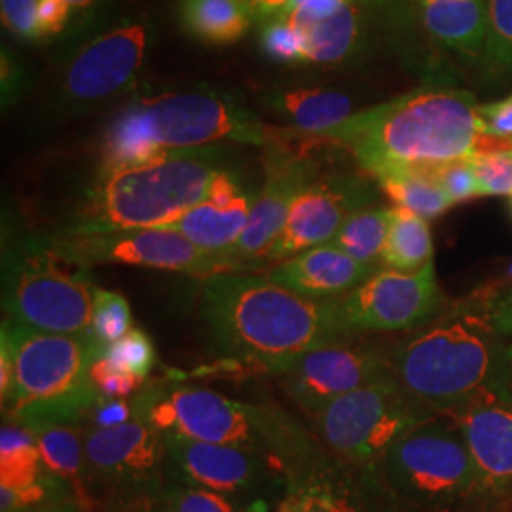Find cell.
<instances>
[{"mask_svg":"<svg viewBox=\"0 0 512 512\" xmlns=\"http://www.w3.org/2000/svg\"><path fill=\"white\" fill-rule=\"evenodd\" d=\"M203 319L220 353L279 374L311 349L357 340L338 300H313L268 275L219 274L203 281Z\"/></svg>","mask_w":512,"mask_h":512,"instance_id":"cell-1","label":"cell"},{"mask_svg":"<svg viewBox=\"0 0 512 512\" xmlns=\"http://www.w3.org/2000/svg\"><path fill=\"white\" fill-rule=\"evenodd\" d=\"M393 376L440 414L488 395H512L509 342L495 329L486 291L450 304L389 349Z\"/></svg>","mask_w":512,"mask_h":512,"instance_id":"cell-2","label":"cell"},{"mask_svg":"<svg viewBox=\"0 0 512 512\" xmlns=\"http://www.w3.org/2000/svg\"><path fill=\"white\" fill-rule=\"evenodd\" d=\"M476 107L475 95L465 90H416L353 114L319 141L349 148L368 175L391 165H439L512 147L482 135Z\"/></svg>","mask_w":512,"mask_h":512,"instance_id":"cell-3","label":"cell"},{"mask_svg":"<svg viewBox=\"0 0 512 512\" xmlns=\"http://www.w3.org/2000/svg\"><path fill=\"white\" fill-rule=\"evenodd\" d=\"M294 135L293 128L262 124L226 93H143L110 118L103 133L99 171L145 162L173 150L213 147L222 141L270 148L291 141Z\"/></svg>","mask_w":512,"mask_h":512,"instance_id":"cell-4","label":"cell"},{"mask_svg":"<svg viewBox=\"0 0 512 512\" xmlns=\"http://www.w3.org/2000/svg\"><path fill=\"white\" fill-rule=\"evenodd\" d=\"M222 167H226V152L213 145L173 150L145 162L99 171L73 222L61 234L169 226L202 202Z\"/></svg>","mask_w":512,"mask_h":512,"instance_id":"cell-5","label":"cell"},{"mask_svg":"<svg viewBox=\"0 0 512 512\" xmlns=\"http://www.w3.org/2000/svg\"><path fill=\"white\" fill-rule=\"evenodd\" d=\"M14 346V382L4 412L25 427L76 423L88 418L101 399L90 368L103 346L92 334H54L27 329L4 319Z\"/></svg>","mask_w":512,"mask_h":512,"instance_id":"cell-6","label":"cell"},{"mask_svg":"<svg viewBox=\"0 0 512 512\" xmlns=\"http://www.w3.org/2000/svg\"><path fill=\"white\" fill-rule=\"evenodd\" d=\"M133 408L162 435L230 444L283 459H300L308 450L302 433L285 416L203 387L145 389L135 397Z\"/></svg>","mask_w":512,"mask_h":512,"instance_id":"cell-7","label":"cell"},{"mask_svg":"<svg viewBox=\"0 0 512 512\" xmlns=\"http://www.w3.org/2000/svg\"><path fill=\"white\" fill-rule=\"evenodd\" d=\"M90 266L76 260L57 236L25 238L8 249L2 264L6 319L54 334H92Z\"/></svg>","mask_w":512,"mask_h":512,"instance_id":"cell-8","label":"cell"},{"mask_svg":"<svg viewBox=\"0 0 512 512\" xmlns=\"http://www.w3.org/2000/svg\"><path fill=\"white\" fill-rule=\"evenodd\" d=\"M380 467L397 494L425 509H450L476 495L473 459L458 423L448 414L404 433Z\"/></svg>","mask_w":512,"mask_h":512,"instance_id":"cell-9","label":"cell"},{"mask_svg":"<svg viewBox=\"0 0 512 512\" xmlns=\"http://www.w3.org/2000/svg\"><path fill=\"white\" fill-rule=\"evenodd\" d=\"M437 416L440 412L389 378L325 404L311 418L338 456L363 467H376L404 433Z\"/></svg>","mask_w":512,"mask_h":512,"instance_id":"cell-10","label":"cell"},{"mask_svg":"<svg viewBox=\"0 0 512 512\" xmlns=\"http://www.w3.org/2000/svg\"><path fill=\"white\" fill-rule=\"evenodd\" d=\"M84 452L93 497L99 492L112 509L126 511L164 497V435L145 418L135 414L116 427L88 429Z\"/></svg>","mask_w":512,"mask_h":512,"instance_id":"cell-11","label":"cell"},{"mask_svg":"<svg viewBox=\"0 0 512 512\" xmlns=\"http://www.w3.org/2000/svg\"><path fill=\"white\" fill-rule=\"evenodd\" d=\"M61 245L86 266L122 264L213 277L247 272L232 256L203 251L171 228H137L103 234H57Z\"/></svg>","mask_w":512,"mask_h":512,"instance_id":"cell-12","label":"cell"},{"mask_svg":"<svg viewBox=\"0 0 512 512\" xmlns=\"http://www.w3.org/2000/svg\"><path fill=\"white\" fill-rule=\"evenodd\" d=\"M340 306L359 332H412L437 319L450 300L440 289L433 262L414 274L380 268L340 298Z\"/></svg>","mask_w":512,"mask_h":512,"instance_id":"cell-13","label":"cell"},{"mask_svg":"<svg viewBox=\"0 0 512 512\" xmlns=\"http://www.w3.org/2000/svg\"><path fill=\"white\" fill-rule=\"evenodd\" d=\"M279 376L287 393L310 416L351 391L395 378L389 351L359 340L306 351Z\"/></svg>","mask_w":512,"mask_h":512,"instance_id":"cell-14","label":"cell"},{"mask_svg":"<svg viewBox=\"0 0 512 512\" xmlns=\"http://www.w3.org/2000/svg\"><path fill=\"white\" fill-rule=\"evenodd\" d=\"M376 188L363 175L317 177L294 200L283 230L262 262H283L311 247L330 243L342 224L357 211L372 207Z\"/></svg>","mask_w":512,"mask_h":512,"instance_id":"cell-15","label":"cell"},{"mask_svg":"<svg viewBox=\"0 0 512 512\" xmlns=\"http://www.w3.org/2000/svg\"><path fill=\"white\" fill-rule=\"evenodd\" d=\"M147 23L124 21L88 40L63 74V95L76 107H90L128 90L145 63Z\"/></svg>","mask_w":512,"mask_h":512,"instance_id":"cell-16","label":"cell"},{"mask_svg":"<svg viewBox=\"0 0 512 512\" xmlns=\"http://www.w3.org/2000/svg\"><path fill=\"white\" fill-rule=\"evenodd\" d=\"M291 141L266 148V179L262 188L256 192L247 228L230 251V256L247 272L260 266L262 258L283 230L289 211L300 192L317 177H321L319 167L310 158L287 147Z\"/></svg>","mask_w":512,"mask_h":512,"instance_id":"cell-17","label":"cell"},{"mask_svg":"<svg viewBox=\"0 0 512 512\" xmlns=\"http://www.w3.org/2000/svg\"><path fill=\"white\" fill-rule=\"evenodd\" d=\"M458 423L475 465L476 495H512V395H488L448 414Z\"/></svg>","mask_w":512,"mask_h":512,"instance_id":"cell-18","label":"cell"},{"mask_svg":"<svg viewBox=\"0 0 512 512\" xmlns=\"http://www.w3.org/2000/svg\"><path fill=\"white\" fill-rule=\"evenodd\" d=\"M167 473L181 484L217 494L251 492L264 476V454L230 444L164 435Z\"/></svg>","mask_w":512,"mask_h":512,"instance_id":"cell-19","label":"cell"},{"mask_svg":"<svg viewBox=\"0 0 512 512\" xmlns=\"http://www.w3.org/2000/svg\"><path fill=\"white\" fill-rule=\"evenodd\" d=\"M255 196L243 177L226 165L213 177L202 202L164 228L177 230L203 251L230 256L247 228Z\"/></svg>","mask_w":512,"mask_h":512,"instance_id":"cell-20","label":"cell"},{"mask_svg":"<svg viewBox=\"0 0 512 512\" xmlns=\"http://www.w3.org/2000/svg\"><path fill=\"white\" fill-rule=\"evenodd\" d=\"M285 16L304 38V63L342 65L363 44L357 0H302Z\"/></svg>","mask_w":512,"mask_h":512,"instance_id":"cell-21","label":"cell"},{"mask_svg":"<svg viewBox=\"0 0 512 512\" xmlns=\"http://www.w3.org/2000/svg\"><path fill=\"white\" fill-rule=\"evenodd\" d=\"M67 492L46 473L33 431L21 423L0 429V512L42 507ZM57 503V501H55Z\"/></svg>","mask_w":512,"mask_h":512,"instance_id":"cell-22","label":"cell"},{"mask_svg":"<svg viewBox=\"0 0 512 512\" xmlns=\"http://www.w3.org/2000/svg\"><path fill=\"white\" fill-rule=\"evenodd\" d=\"M376 268L357 262L332 243L291 256L268 272L277 285L313 300H338L363 285Z\"/></svg>","mask_w":512,"mask_h":512,"instance_id":"cell-23","label":"cell"},{"mask_svg":"<svg viewBox=\"0 0 512 512\" xmlns=\"http://www.w3.org/2000/svg\"><path fill=\"white\" fill-rule=\"evenodd\" d=\"M423 31L433 42L456 54L484 55L488 33V0H414Z\"/></svg>","mask_w":512,"mask_h":512,"instance_id":"cell-24","label":"cell"},{"mask_svg":"<svg viewBox=\"0 0 512 512\" xmlns=\"http://www.w3.org/2000/svg\"><path fill=\"white\" fill-rule=\"evenodd\" d=\"M37 439L42 463L50 478L67 492L80 509L95 505L84 439L74 423H38L29 427Z\"/></svg>","mask_w":512,"mask_h":512,"instance_id":"cell-25","label":"cell"},{"mask_svg":"<svg viewBox=\"0 0 512 512\" xmlns=\"http://www.w3.org/2000/svg\"><path fill=\"white\" fill-rule=\"evenodd\" d=\"M268 107L289 120L300 135L319 141L353 116L348 95L330 88H293L268 95ZM321 143V141H319Z\"/></svg>","mask_w":512,"mask_h":512,"instance_id":"cell-26","label":"cell"},{"mask_svg":"<svg viewBox=\"0 0 512 512\" xmlns=\"http://www.w3.org/2000/svg\"><path fill=\"white\" fill-rule=\"evenodd\" d=\"M251 12L243 0H179V21L188 37L207 46H228L247 35Z\"/></svg>","mask_w":512,"mask_h":512,"instance_id":"cell-27","label":"cell"},{"mask_svg":"<svg viewBox=\"0 0 512 512\" xmlns=\"http://www.w3.org/2000/svg\"><path fill=\"white\" fill-rule=\"evenodd\" d=\"M372 177L399 207L423 219H437L452 207L433 173V165H391Z\"/></svg>","mask_w":512,"mask_h":512,"instance_id":"cell-28","label":"cell"},{"mask_svg":"<svg viewBox=\"0 0 512 512\" xmlns=\"http://www.w3.org/2000/svg\"><path fill=\"white\" fill-rule=\"evenodd\" d=\"M429 264H433V238L427 219L399 205L389 207L382 268L414 274Z\"/></svg>","mask_w":512,"mask_h":512,"instance_id":"cell-29","label":"cell"},{"mask_svg":"<svg viewBox=\"0 0 512 512\" xmlns=\"http://www.w3.org/2000/svg\"><path fill=\"white\" fill-rule=\"evenodd\" d=\"M389 232V207H365L353 213L330 241L357 262L382 268L385 241Z\"/></svg>","mask_w":512,"mask_h":512,"instance_id":"cell-30","label":"cell"},{"mask_svg":"<svg viewBox=\"0 0 512 512\" xmlns=\"http://www.w3.org/2000/svg\"><path fill=\"white\" fill-rule=\"evenodd\" d=\"M293 512H365L357 497L325 475H308L287 494Z\"/></svg>","mask_w":512,"mask_h":512,"instance_id":"cell-31","label":"cell"},{"mask_svg":"<svg viewBox=\"0 0 512 512\" xmlns=\"http://www.w3.org/2000/svg\"><path fill=\"white\" fill-rule=\"evenodd\" d=\"M133 330V315L126 296L107 289H97L93 300L92 336L109 348Z\"/></svg>","mask_w":512,"mask_h":512,"instance_id":"cell-32","label":"cell"},{"mask_svg":"<svg viewBox=\"0 0 512 512\" xmlns=\"http://www.w3.org/2000/svg\"><path fill=\"white\" fill-rule=\"evenodd\" d=\"M482 59L492 73H512V0H488V33Z\"/></svg>","mask_w":512,"mask_h":512,"instance_id":"cell-33","label":"cell"},{"mask_svg":"<svg viewBox=\"0 0 512 512\" xmlns=\"http://www.w3.org/2000/svg\"><path fill=\"white\" fill-rule=\"evenodd\" d=\"M478 196H512V147L480 150L469 156Z\"/></svg>","mask_w":512,"mask_h":512,"instance_id":"cell-34","label":"cell"},{"mask_svg":"<svg viewBox=\"0 0 512 512\" xmlns=\"http://www.w3.org/2000/svg\"><path fill=\"white\" fill-rule=\"evenodd\" d=\"M260 48L277 63H304V38L287 16L260 21Z\"/></svg>","mask_w":512,"mask_h":512,"instance_id":"cell-35","label":"cell"},{"mask_svg":"<svg viewBox=\"0 0 512 512\" xmlns=\"http://www.w3.org/2000/svg\"><path fill=\"white\" fill-rule=\"evenodd\" d=\"M105 357L120 370L147 380L150 370L156 365V349L147 332L133 329L128 336L103 349Z\"/></svg>","mask_w":512,"mask_h":512,"instance_id":"cell-36","label":"cell"},{"mask_svg":"<svg viewBox=\"0 0 512 512\" xmlns=\"http://www.w3.org/2000/svg\"><path fill=\"white\" fill-rule=\"evenodd\" d=\"M162 512H241L230 495L192 486H167Z\"/></svg>","mask_w":512,"mask_h":512,"instance_id":"cell-37","label":"cell"},{"mask_svg":"<svg viewBox=\"0 0 512 512\" xmlns=\"http://www.w3.org/2000/svg\"><path fill=\"white\" fill-rule=\"evenodd\" d=\"M105 349V348H103ZM103 349L95 357L90 368V378L93 387L99 393L101 399H129L135 393H139L145 387V378L133 376L129 372L120 370L118 366L112 365L105 357Z\"/></svg>","mask_w":512,"mask_h":512,"instance_id":"cell-38","label":"cell"},{"mask_svg":"<svg viewBox=\"0 0 512 512\" xmlns=\"http://www.w3.org/2000/svg\"><path fill=\"white\" fill-rule=\"evenodd\" d=\"M433 173L439 181L440 188L444 190L448 202L452 205L478 198L475 171L469 158H459L452 162L433 165Z\"/></svg>","mask_w":512,"mask_h":512,"instance_id":"cell-39","label":"cell"},{"mask_svg":"<svg viewBox=\"0 0 512 512\" xmlns=\"http://www.w3.org/2000/svg\"><path fill=\"white\" fill-rule=\"evenodd\" d=\"M38 6L40 0H0L4 27L21 40L40 42Z\"/></svg>","mask_w":512,"mask_h":512,"instance_id":"cell-40","label":"cell"},{"mask_svg":"<svg viewBox=\"0 0 512 512\" xmlns=\"http://www.w3.org/2000/svg\"><path fill=\"white\" fill-rule=\"evenodd\" d=\"M476 116L484 137L512 143V93L494 103L478 105Z\"/></svg>","mask_w":512,"mask_h":512,"instance_id":"cell-41","label":"cell"},{"mask_svg":"<svg viewBox=\"0 0 512 512\" xmlns=\"http://www.w3.org/2000/svg\"><path fill=\"white\" fill-rule=\"evenodd\" d=\"M73 6L67 0H40L38 6V31L42 40L65 31L71 19Z\"/></svg>","mask_w":512,"mask_h":512,"instance_id":"cell-42","label":"cell"},{"mask_svg":"<svg viewBox=\"0 0 512 512\" xmlns=\"http://www.w3.org/2000/svg\"><path fill=\"white\" fill-rule=\"evenodd\" d=\"M95 429L105 427H116L122 423H128L135 418L133 403L129 404L126 399H99L93 406L92 412L88 414Z\"/></svg>","mask_w":512,"mask_h":512,"instance_id":"cell-43","label":"cell"},{"mask_svg":"<svg viewBox=\"0 0 512 512\" xmlns=\"http://www.w3.org/2000/svg\"><path fill=\"white\" fill-rule=\"evenodd\" d=\"M486 304L495 329L512 346V285L486 291Z\"/></svg>","mask_w":512,"mask_h":512,"instance_id":"cell-44","label":"cell"},{"mask_svg":"<svg viewBox=\"0 0 512 512\" xmlns=\"http://www.w3.org/2000/svg\"><path fill=\"white\" fill-rule=\"evenodd\" d=\"M14 382V346L8 332L0 334V397L2 403L8 399Z\"/></svg>","mask_w":512,"mask_h":512,"instance_id":"cell-45","label":"cell"},{"mask_svg":"<svg viewBox=\"0 0 512 512\" xmlns=\"http://www.w3.org/2000/svg\"><path fill=\"white\" fill-rule=\"evenodd\" d=\"M249 8L253 19L264 21V19L285 16L291 12L294 0H243Z\"/></svg>","mask_w":512,"mask_h":512,"instance_id":"cell-46","label":"cell"},{"mask_svg":"<svg viewBox=\"0 0 512 512\" xmlns=\"http://www.w3.org/2000/svg\"><path fill=\"white\" fill-rule=\"evenodd\" d=\"M67 2L76 10H84V8H90L97 0H67Z\"/></svg>","mask_w":512,"mask_h":512,"instance_id":"cell-47","label":"cell"},{"mask_svg":"<svg viewBox=\"0 0 512 512\" xmlns=\"http://www.w3.org/2000/svg\"><path fill=\"white\" fill-rule=\"evenodd\" d=\"M275 512H293V507H291V501L287 499V495H285V499L279 503V507H277V511Z\"/></svg>","mask_w":512,"mask_h":512,"instance_id":"cell-48","label":"cell"},{"mask_svg":"<svg viewBox=\"0 0 512 512\" xmlns=\"http://www.w3.org/2000/svg\"><path fill=\"white\" fill-rule=\"evenodd\" d=\"M57 505H59V503H50L48 507H37V509H27V511L19 512H55V509H57Z\"/></svg>","mask_w":512,"mask_h":512,"instance_id":"cell-49","label":"cell"},{"mask_svg":"<svg viewBox=\"0 0 512 512\" xmlns=\"http://www.w3.org/2000/svg\"><path fill=\"white\" fill-rule=\"evenodd\" d=\"M55 512H76V511H74V505H63V503H59V505H57V509H55Z\"/></svg>","mask_w":512,"mask_h":512,"instance_id":"cell-50","label":"cell"},{"mask_svg":"<svg viewBox=\"0 0 512 512\" xmlns=\"http://www.w3.org/2000/svg\"><path fill=\"white\" fill-rule=\"evenodd\" d=\"M509 349H511V363H512V346H509Z\"/></svg>","mask_w":512,"mask_h":512,"instance_id":"cell-51","label":"cell"},{"mask_svg":"<svg viewBox=\"0 0 512 512\" xmlns=\"http://www.w3.org/2000/svg\"><path fill=\"white\" fill-rule=\"evenodd\" d=\"M511 211H512V196H511Z\"/></svg>","mask_w":512,"mask_h":512,"instance_id":"cell-52","label":"cell"},{"mask_svg":"<svg viewBox=\"0 0 512 512\" xmlns=\"http://www.w3.org/2000/svg\"><path fill=\"white\" fill-rule=\"evenodd\" d=\"M357 2H359V0H357Z\"/></svg>","mask_w":512,"mask_h":512,"instance_id":"cell-53","label":"cell"}]
</instances>
